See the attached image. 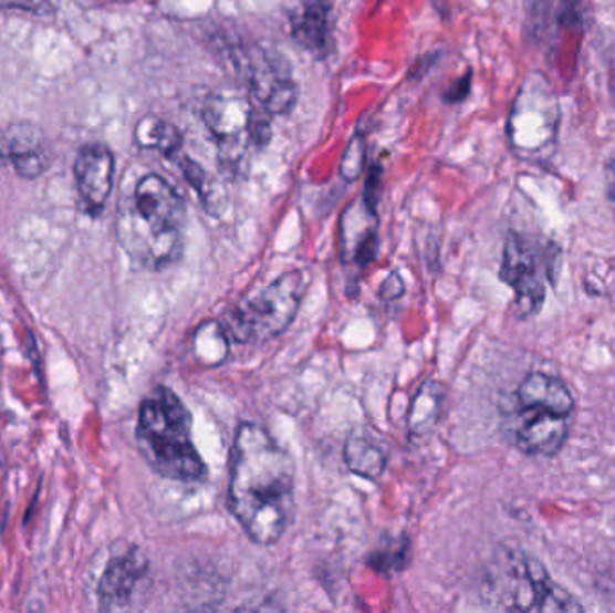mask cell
Returning <instances> with one entry per match:
<instances>
[{
	"instance_id": "obj_1",
	"label": "cell",
	"mask_w": 615,
	"mask_h": 613,
	"mask_svg": "<svg viewBox=\"0 0 615 613\" xmlns=\"http://www.w3.org/2000/svg\"><path fill=\"white\" fill-rule=\"evenodd\" d=\"M229 503L247 537L272 546L283 537L295 511V468L274 437L256 423H243L232 446Z\"/></svg>"
},
{
	"instance_id": "obj_2",
	"label": "cell",
	"mask_w": 615,
	"mask_h": 613,
	"mask_svg": "<svg viewBox=\"0 0 615 613\" xmlns=\"http://www.w3.org/2000/svg\"><path fill=\"white\" fill-rule=\"evenodd\" d=\"M186 209L183 198L159 175L140 178L119 204L117 238L143 269L160 270L183 254Z\"/></svg>"
},
{
	"instance_id": "obj_3",
	"label": "cell",
	"mask_w": 615,
	"mask_h": 613,
	"mask_svg": "<svg viewBox=\"0 0 615 613\" xmlns=\"http://www.w3.org/2000/svg\"><path fill=\"white\" fill-rule=\"evenodd\" d=\"M191 425V414L171 388H154L140 403L137 445L164 479L186 485L206 480L207 466L192 443Z\"/></svg>"
},
{
	"instance_id": "obj_4",
	"label": "cell",
	"mask_w": 615,
	"mask_h": 613,
	"mask_svg": "<svg viewBox=\"0 0 615 613\" xmlns=\"http://www.w3.org/2000/svg\"><path fill=\"white\" fill-rule=\"evenodd\" d=\"M488 592L500 609L511 612H582V604L554 583L548 569L524 552L497 558L488 574Z\"/></svg>"
},
{
	"instance_id": "obj_5",
	"label": "cell",
	"mask_w": 615,
	"mask_h": 613,
	"mask_svg": "<svg viewBox=\"0 0 615 613\" xmlns=\"http://www.w3.org/2000/svg\"><path fill=\"white\" fill-rule=\"evenodd\" d=\"M308 284L303 270L281 273L261 292L247 295L236 304L227 316V335L238 344H258L283 333L298 315Z\"/></svg>"
},
{
	"instance_id": "obj_6",
	"label": "cell",
	"mask_w": 615,
	"mask_h": 613,
	"mask_svg": "<svg viewBox=\"0 0 615 613\" xmlns=\"http://www.w3.org/2000/svg\"><path fill=\"white\" fill-rule=\"evenodd\" d=\"M204 123L217 143L220 163L231 177L246 172L252 143H267L269 125L260 120L247 97L234 92H215L204 105Z\"/></svg>"
},
{
	"instance_id": "obj_7",
	"label": "cell",
	"mask_w": 615,
	"mask_h": 613,
	"mask_svg": "<svg viewBox=\"0 0 615 613\" xmlns=\"http://www.w3.org/2000/svg\"><path fill=\"white\" fill-rule=\"evenodd\" d=\"M556 256V247L551 241L520 232L508 236L500 279L513 290L514 308L520 316L540 312Z\"/></svg>"
},
{
	"instance_id": "obj_8",
	"label": "cell",
	"mask_w": 615,
	"mask_h": 613,
	"mask_svg": "<svg viewBox=\"0 0 615 613\" xmlns=\"http://www.w3.org/2000/svg\"><path fill=\"white\" fill-rule=\"evenodd\" d=\"M236 69L267 114L286 115L298 103L299 89L286 63L263 48L236 51Z\"/></svg>"
},
{
	"instance_id": "obj_9",
	"label": "cell",
	"mask_w": 615,
	"mask_h": 613,
	"mask_svg": "<svg viewBox=\"0 0 615 613\" xmlns=\"http://www.w3.org/2000/svg\"><path fill=\"white\" fill-rule=\"evenodd\" d=\"M505 428L520 451L528 456L553 457L567 441L569 417L514 402L505 416Z\"/></svg>"
},
{
	"instance_id": "obj_10",
	"label": "cell",
	"mask_w": 615,
	"mask_h": 613,
	"mask_svg": "<svg viewBox=\"0 0 615 613\" xmlns=\"http://www.w3.org/2000/svg\"><path fill=\"white\" fill-rule=\"evenodd\" d=\"M77 191L91 215L103 211L114 184V155L102 144H91L77 154L74 163Z\"/></svg>"
},
{
	"instance_id": "obj_11",
	"label": "cell",
	"mask_w": 615,
	"mask_h": 613,
	"mask_svg": "<svg viewBox=\"0 0 615 613\" xmlns=\"http://www.w3.org/2000/svg\"><path fill=\"white\" fill-rule=\"evenodd\" d=\"M0 160L13 164L24 178L40 177L51 166L42 134L30 125L13 126L0 135Z\"/></svg>"
},
{
	"instance_id": "obj_12",
	"label": "cell",
	"mask_w": 615,
	"mask_h": 613,
	"mask_svg": "<svg viewBox=\"0 0 615 613\" xmlns=\"http://www.w3.org/2000/svg\"><path fill=\"white\" fill-rule=\"evenodd\" d=\"M148 571V563L139 552H126L112 560L100 583V601L105 610L126 609L134 600L135 590Z\"/></svg>"
},
{
	"instance_id": "obj_13",
	"label": "cell",
	"mask_w": 615,
	"mask_h": 613,
	"mask_svg": "<svg viewBox=\"0 0 615 613\" xmlns=\"http://www.w3.org/2000/svg\"><path fill=\"white\" fill-rule=\"evenodd\" d=\"M514 402L548 408L551 413L565 417H571L572 411H574V398H572L567 385L556 376L540 373V371L529 373L520 382L519 388L514 393Z\"/></svg>"
},
{
	"instance_id": "obj_14",
	"label": "cell",
	"mask_w": 615,
	"mask_h": 613,
	"mask_svg": "<svg viewBox=\"0 0 615 613\" xmlns=\"http://www.w3.org/2000/svg\"><path fill=\"white\" fill-rule=\"evenodd\" d=\"M293 37L313 53L323 54L332 39V2L303 0L301 10L293 14Z\"/></svg>"
},
{
	"instance_id": "obj_15",
	"label": "cell",
	"mask_w": 615,
	"mask_h": 613,
	"mask_svg": "<svg viewBox=\"0 0 615 613\" xmlns=\"http://www.w3.org/2000/svg\"><path fill=\"white\" fill-rule=\"evenodd\" d=\"M344 460L353 474L376 480L384 474L389 456L378 437L371 436L369 432L358 430L347 437Z\"/></svg>"
},
{
	"instance_id": "obj_16",
	"label": "cell",
	"mask_w": 615,
	"mask_h": 613,
	"mask_svg": "<svg viewBox=\"0 0 615 613\" xmlns=\"http://www.w3.org/2000/svg\"><path fill=\"white\" fill-rule=\"evenodd\" d=\"M447 399V388L438 382H427L414 396L409 411V430L414 436H425L432 432L441 419L442 407Z\"/></svg>"
},
{
	"instance_id": "obj_17",
	"label": "cell",
	"mask_w": 615,
	"mask_h": 613,
	"mask_svg": "<svg viewBox=\"0 0 615 613\" xmlns=\"http://www.w3.org/2000/svg\"><path fill=\"white\" fill-rule=\"evenodd\" d=\"M135 137L143 148L157 149L169 158L177 157L183 146V135L178 128L159 117H146L140 121L135 129Z\"/></svg>"
},
{
	"instance_id": "obj_18",
	"label": "cell",
	"mask_w": 615,
	"mask_h": 613,
	"mask_svg": "<svg viewBox=\"0 0 615 613\" xmlns=\"http://www.w3.org/2000/svg\"><path fill=\"white\" fill-rule=\"evenodd\" d=\"M178 164H180L186 180L197 189L198 197L202 200L206 211L215 216L220 215L221 209H223V191H221L217 180L209 177V173L204 172L202 166L191 160V158L183 157Z\"/></svg>"
},
{
	"instance_id": "obj_19",
	"label": "cell",
	"mask_w": 615,
	"mask_h": 613,
	"mask_svg": "<svg viewBox=\"0 0 615 613\" xmlns=\"http://www.w3.org/2000/svg\"><path fill=\"white\" fill-rule=\"evenodd\" d=\"M366 141L362 135H355L347 144L346 152L342 155L341 175L344 180L353 183L361 177L366 169Z\"/></svg>"
},
{
	"instance_id": "obj_20",
	"label": "cell",
	"mask_w": 615,
	"mask_h": 613,
	"mask_svg": "<svg viewBox=\"0 0 615 613\" xmlns=\"http://www.w3.org/2000/svg\"><path fill=\"white\" fill-rule=\"evenodd\" d=\"M407 557H409V542L395 543V549H385L373 554L371 565L378 572L398 571L405 565Z\"/></svg>"
},
{
	"instance_id": "obj_21",
	"label": "cell",
	"mask_w": 615,
	"mask_h": 613,
	"mask_svg": "<svg viewBox=\"0 0 615 613\" xmlns=\"http://www.w3.org/2000/svg\"><path fill=\"white\" fill-rule=\"evenodd\" d=\"M381 173H378V168L375 166V168H371L369 177H367L364 198H366L371 212L376 211V204H378V198H381Z\"/></svg>"
},
{
	"instance_id": "obj_22",
	"label": "cell",
	"mask_w": 615,
	"mask_h": 613,
	"mask_svg": "<svg viewBox=\"0 0 615 613\" xmlns=\"http://www.w3.org/2000/svg\"><path fill=\"white\" fill-rule=\"evenodd\" d=\"M48 6L49 0H0V8L34 11V13H44L48 10Z\"/></svg>"
},
{
	"instance_id": "obj_23",
	"label": "cell",
	"mask_w": 615,
	"mask_h": 613,
	"mask_svg": "<svg viewBox=\"0 0 615 613\" xmlns=\"http://www.w3.org/2000/svg\"><path fill=\"white\" fill-rule=\"evenodd\" d=\"M470 74L462 77L461 82L457 83V85H454V89H450V94H448L447 100L452 101V103L465 100V97L468 96V92H470Z\"/></svg>"
},
{
	"instance_id": "obj_24",
	"label": "cell",
	"mask_w": 615,
	"mask_h": 613,
	"mask_svg": "<svg viewBox=\"0 0 615 613\" xmlns=\"http://www.w3.org/2000/svg\"><path fill=\"white\" fill-rule=\"evenodd\" d=\"M608 195L615 200V160L608 166Z\"/></svg>"
}]
</instances>
